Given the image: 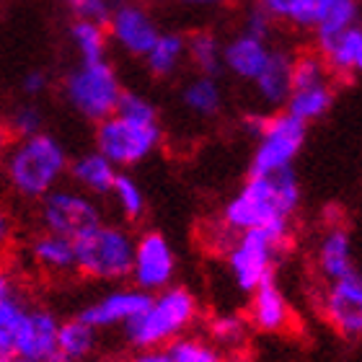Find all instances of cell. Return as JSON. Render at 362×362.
I'll return each instance as SVG.
<instances>
[{
    "mask_svg": "<svg viewBox=\"0 0 362 362\" xmlns=\"http://www.w3.org/2000/svg\"><path fill=\"white\" fill-rule=\"evenodd\" d=\"M300 204V184L293 168L267 176H249L223 210L228 233H249L272 220H290Z\"/></svg>",
    "mask_w": 362,
    "mask_h": 362,
    "instance_id": "cell-1",
    "label": "cell"
},
{
    "mask_svg": "<svg viewBox=\"0 0 362 362\" xmlns=\"http://www.w3.org/2000/svg\"><path fill=\"white\" fill-rule=\"evenodd\" d=\"M290 238V220H272L267 226L235 235L228 246V269L241 293L254 295L259 287L274 279L279 251Z\"/></svg>",
    "mask_w": 362,
    "mask_h": 362,
    "instance_id": "cell-2",
    "label": "cell"
},
{
    "mask_svg": "<svg viewBox=\"0 0 362 362\" xmlns=\"http://www.w3.org/2000/svg\"><path fill=\"white\" fill-rule=\"evenodd\" d=\"M197 318V300L187 287H168L153 295L151 305L124 324V337L135 349H160L179 339Z\"/></svg>",
    "mask_w": 362,
    "mask_h": 362,
    "instance_id": "cell-3",
    "label": "cell"
},
{
    "mask_svg": "<svg viewBox=\"0 0 362 362\" xmlns=\"http://www.w3.org/2000/svg\"><path fill=\"white\" fill-rule=\"evenodd\" d=\"M8 179L23 197H42L54 192V184L68 168V156L54 137L39 132L26 137L8 153Z\"/></svg>",
    "mask_w": 362,
    "mask_h": 362,
    "instance_id": "cell-4",
    "label": "cell"
},
{
    "mask_svg": "<svg viewBox=\"0 0 362 362\" xmlns=\"http://www.w3.org/2000/svg\"><path fill=\"white\" fill-rule=\"evenodd\" d=\"M135 246L137 241H132L127 230L114 226H98L76 238L78 269L93 279L132 277Z\"/></svg>",
    "mask_w": 362,
    "mask_h": 362,
    "instance_id": "cell-5",
    "label": "cell"
},
{
    "mask_svg": "<svg viewBox=\"0 0 362 362\" xmlns=\"http://www.w3.org/2000/svg\"><path fill=\"white\" fill-rule=\"evenodd\" d=\"M124 88L109 62H81L65 78V96L70 106L86 119L101 122L117 114Z\"/></svg>",
    "mask_w": 362,
    "mask_h": 362,
    "instance_id": "cell-6",
    "label": "cell"
},
{
    "mask_svg": "<svg viewBox=\"0 0 362 362\" xmlns=\"http://www.w3.org/2000/svg\"><path fill=\"white\" fill-rule=\"evenodd\" d=\"M305 122L295 119L293 114L277 112L267 119L264 132L259 135L254 156H251L249 176L277 174L285 168H293L295 156L305 143Z\"/></svg>",
    "mask_w": 362,
    "mask_h": 362,
    "instance_id": "cell-7",
    "label": "cell"
},
{
    "mask_svg": "<svg viewBox=\"0 0 362 362\" xmlns=\"http://www.w3.org/2000/svg\"><path fill=\"white\" fill-rule=\"evenodd\" d=\"M160 143V127L145 122L124 119L114 114L96 129V151L112 160L114 166H135L145 160Z\"/></svg>",
    "mask_w": 362,
    "mask_h": 362,
    "instance_id": "cell-8",
    "label": "cell"
},
{
    "mask_svg": "<svg viewBox=\"0 0 362 362\" xmlns=\"http://www.w3.org/2000/svg\"><path fill=\"white\" fill-rule=\"evenodd\" d=\"M42 223H45L47 233H57L76 241L101 226V212L81 192L54 189L42 199Z\"/></svg>",
    "mask_w": 362,
    "mask_h": 362,
    "instance_id": "cell-9",
    "label": "cell"
},
{
    "mask_svg": "<svg viewBox=\"0 0 362 362\" xmlns=\"http://www.w3.org/2000/svg\"><path fill=\"white\" fill-rule=\"evenodd\" d=\"M324 318L344 339H362V272L329 282L321 300Z\"/></svg>",
    "mask_w": 362,
    "mask_h": 362,
    "instance_id": "cell-10",
    "label": "cell"
},
{
    "mask_svg": "<svg viewBox=\"0 0 362 362\" xmlns=\"http://www.w3.org/2000/svg\"><path fill=\"white\" fill-rule=\"evenodd\" d=\"M176 272V257L171 243L160 233H145L137 238L135 264H132V282L145 293H163L171 287Z\"/></svg>",
    "mask_w": 362,
    "mask_h": 362,
    "instance_id": "cell-11",
    "label": "cell"
},
{
    "mask_svg": "<svg viewBox=\"0 0 362 362\" xmlns=\"http://www.w3.org/2000/svg\"><path fill=\"white\" fill-rule=\"evenodd\" d=\"M163 31H158V23L153 21L148 8L143 3H119L109 21V37L132 57H145L153 45L158 42Z\"/></svg>",
    "mask_w": 362,
    "mask_h": 362,
    "instance_id": "cell-12",
    "label": "cell"
},
{
    "mask_svg": "<svg viewBox=\"0 0 362 362\" xmlns=\"http://www.w3.org/2000/svg\"><path fill=\"white\" fill-rule=\"evenodd\" d=\"M60 326L49 310H29L16 341V357L31 362L54 360L60 355Z\"/></svg>",
    "mask_w": 362,
    "mask_h": 362,
    "instance_id": "cell-13",
    "label": "cell"
},
{
    "mask_svg": "<svg viewBox=\"0 0 362 362\" xmlns=\"http://www.w3.org/2000/svg\"><path fill=\"white\" fill-rule=\"evenodd\" d=\"M153 295L137 287H127V290H114V293L104 295L101 300L90 303L88 308L81 310V316L86 324L93 329H106V326L117 324H129L135 316H140L148 305H151Z\"/></svg>",
    "mask_w": 362,
    "mask_h": 362,
    "instance_id": "cell-14",
    "label": "cell"
},
{
    "mask_svg": "<svg viewBox=\"0 0 362 362\" xmlns=\"http://www.w3.org/2000/svg\"><path fill=\"white\" fill-rule=\"evenodd\" d=\"M272 57V47L264 39L249 37V34H238L223 47V65L228 73H233L241 81H257L264 73L267 62Z\"/></svg>",
    "mask_w": 362,
    "mask_h": 362,
    "instance_id": "cell-15",
    "label": "cell"
},
{
    "mask_svg": "<svg viewBox=\"0 0 362 362\" xmlns=\"http://www.w3.org/2000/svg\"><path fill=\"white\" fill-rule=\"evenodd\" d=\"M249 321L257 326L259 332L277 334L285 332L293 313H290V303H287L285 293L279 290V285L274 279L264 282L257 293L251 295V308H249Z\"/></svg>",
    "mask_w": 362,
    "mask_h": 362,
    "instance_id": "cell-16",
    "label": "cell"
},
{
    "mask_svg": "<svg viewBox=\"0 0 362 362\" xmlns=\"http://www.w3.org/2000/svg\"><path fill=\"white\" fill-rule=\"evenodd\" d=\"M293 68L295 57L285 49H272V57L267 62L264 73L254 81L259 98L267 106H287L290 93H293Z\"/></svg>",
    "mask_w": 362,
    "mask_h": 362,
    "instance_id": "cell-17",
    "label": "cell"
},
{
    "mask_svg": "<svg viewBox=\"0 0 362 362\" xmlns=\"http://www.w3.org/2000/svg\"><path fill=\"white\" fill-rule=\"evenodd\" d=\"M318 269L326 277V282L344 279L357 269L352 259V241L344 228L334 226L324 233L318 243Z\"/></svg>",
    "mask_w": 362,
    "mask_h": 362,
    "instance_id": "cell-18",
    "label": "cell"
},
{
    "mask_svg": "<svg viewBox=\"0 0 362 362\" xmlns=\"http://www.w3.org/2000/svg\"><path fill=\"white\" fill-rule=\"evenodd\" d=\"M326 65L337 76H362V29L352 26L332 42L318 45Z\"/></svg>",
    "mask_w": 362,
    "mask_h": 362,
    "instance_id": "cell-19",
    "label": "cell"
},
{
    "mask_svg": "<svg viewBox=\"0 0 362 362\" xmlns=\"http://www.w3.org/2000/svg\"><path fill=\"white\" fill-rule=\"evenodd\" d=\"M26 316L29 308L18 300L8 274L0 272V355H16V341Z\"/></svg>",
    "mask_w": 362,
    "mask_h": 362,
    "instance_id": "cell-20",
    "label": "cell"
},
{
    "mask_svg": "<svg viewBox=\"0 0 362 362\" xmlns=\"http://www.w3.org/2000/svg\"><path fill=\"white\" fill-rule=\"evenodd\" d=\"M70 174H73V179L81 187L93 192V194H109L114 189V181H117L119 171H117V166L106 156L93 151V153H86L83 158L73 160Z\"/></svg>",
    "mask_w": 362,
    "mask_h": 362,
    "instance_id": "cell-21",
    "label": "cell"
},
{
    "mask_svg": "<svg viewBox=\"0 0 362 362\" xmlns=\"http://www.w3.org/2000/svg\"><path fill=\"white\" fill-rule=\"evenodd\" d=\"M357 16H360L357 0H321L316 23V42L318 45L332 42L339 34L357 26Z\"/></svg>",
    "mask_w": 362,
    "mask_h": 362,
    "instance_id": "cell-22",
    "label": "cell"
},
{
    "mask_svg": "<svg viewBox=\"0 0 362 362\" xmlns=\"http://www.w3.org/2000/svg\"><path fill=\"white\" fill-rule=\"evenodd\" d=\"M31 254L37 259V264H42L49 272L78 269L76 241H73V238H65V235H57V233L39 235L37 241L31 243Z\"/></svg>",
    "mask_w": 362,
    "mask_h": 362,
    "instance_id": "cell-23",
    "label": "cell"
},
{
    "mask_svg": "<svg viewBox=\"0 0 362 362\" xmlns=\"http://www.w3.org/2000/svg\"><path fill=\"white\" fill-rule=\"evenodd\" d=\"M184 57H187V39L181 34H174V31H163L151 52L145 54V65L153 76L168 78L171 73L179 70Z\"/></svg>",
    "mask_w": 362,
    "mask_h": 362,
    "instance_id": "cell-24",
    "label": "cell"
},
{
    "mask_svg": "<svg viewBox=\"0 0 362 362\" xmlns=\"http://www.w3.org/2000/svg\"><path fill=\"white\" fill-rule=\"evenodd\" d=\"M332 101H334V90L329 83L324 86H310V88H295L290 93V101H287L285 112L293 114L295 119L300 122H313V119H321L329 109H332Z\"/></svg>",
    "mask_w": 362,
    "mask_h": 362,
    "instance_id": "cell-25",
    "label": "cell"
},
{
    "mask_svg": "<svg viewBox=\"0 0 362 362\" xmlns=\"http://www.w3.org/2000/svg\"><path fill=\"white\" fill-rule=\"evenodd\" d=\"M181 101L189 112L199 114V117H215L223 106V90H220L218 78L212 76H197L192 78L184 90H181Z\"/></svg>",
    "mask_w": 362,
    "mask_h": 362,
    "instance_id": "cell-26",
    "label": "cell"
},
{
    "mask_svg": "<svg viewBox=\"0 0 362 362\" xmlns=\"http://www.w3.org/2000/svg\"><path fill=\"white\" fill-rule=\"evenodd\" d=\"M223 47L218 37L210 34V31H197L187 39V57L192 60L199 76H212L218 78V73L226 65H223Z\"/></svg>",
    "mask_w": 362,
    "mask_h": 362,
    "instance_id": "cell-27",
    "label": "cell"
},
{
    "mask_svg": "<svg viewBox=\"0 0 362 362\" xmlns=\"http://www.w3.org/2000/svg\"><path fill=\"white\" fill-rule=\"evenodd\" d=\"M257 3L267 8L274 18H282V21L293 23L298 29L316 31L321 0H257Z\"/></svg>",
    "mask_w": 362,
    "mask_h": 362,
    "instance_id": "cell-28",
    "label": "cell"
},
{
    "mask_svg": "<svg viewBox=\"0 0 362 362\" xmlns=\"http://www.w3.org/2000/svg\"><path fill=\"white\" fill-rule=\"evenodd\" d=\"M96 344V329L88 326L83 318H73L60 326V355L68 360H83L93 352Z\"/></svg>",
    "mask_w": 362,
    "mask_h": 362,
    "instance_id": "cell-29",
    "label": "cell"
},
{
    "mask_svg": "<svg viewBox=\"0 0 362 362\" xmlns=\"http://www.w3.org/2000/svg\"><path fill=\"white\" fill-rule=\"evenodd\" d=\"M70 37L83 62H106V31L101 23L76 21Z\"/></svg>",
    "mask_w": 362,
    "mask_h": 362,
    "instance_id": "cell-30",
    "label": "cell"
},
{
    "mask_svg": "<svg viewBox=\"0 0 362 362\" xmlns=\"http://www.w3.org/2000/svg\"><path fill=\"white\" fill-rule=\"evenodd\" d=\"M329 65H326L321 52H303L295 57L293 68V90L295 88H310V86L329 83Z\"/></svg>",
    "mask_w": 362,
    "mask_h": 362,
    "instance_id": "cell-31",
    "label": "cell"
},
{
    "mask_svg": "<svg viewBox=\"0 0 362 362\" xmlns=\"http://www.w3.org/2000/svg\"><path fill=\"white\" fill-rule=\"evenodd\" d=\"M112 194H114V199H117V204H119V210H122V215H124V218H127V220L143 218L145 194H143V189L137 187V181L132 179V176H127V174L117 176Z\"/></svg>",
    "mask_w": 362,
    "mask_h": 362,
    "instance_id": "cell-32",
    "label": "cell"
},
{
    "mask_svg": "<svg viewBox=\"0 0 362 362\" xmlns=\"http://www.w3.org/2000/svg\"><path fill=\"white\" fill-rule=\"evenodd\" d=\"M166 349L174 362H223V355L218 349L202 339H194V337H179Z\"/></svg>",
    "mask_w": 362,
    "mask_h": 362,
    "instance_id": "cell-33",
    "label": "cell"
},
{
    "mask_svg": "<svg viewBox=\"0 0 362 362\" xmlns=\"http://www.w3.org/2000/svg\"><path fill=\"white\" fill-rule=\"evenodd\" d=\"M119 3L122 0H65L68 11L78 16V21H93L101 26H109Z\"/></svg>",
    "mask_w": 362,
    "mask_h": 362,
    "instance_id": "cell-34",
    "label": "cell"
},
{
    "mask_svg": "<svg viewBox=\"0 0 362 362\" xmlns=\"http://www.w3.org/2000/svg\"><path fill=\"white\" fill-rule=\"evenodd\" d=\"M117 114L124 117V119L145 122V124H156V122H158V112H156V106H153L145 96L135 93V90H124V93H122V101H119V106H117Z\"/></svg>",
    "mask_w": 362,
    "mask_h": 362,
    "instance_id": "cell-35",
    "label": "cell"
},
{
    "mask_svg": "<svg viewBox=\"0 0 362 362\" xmlns=\"http://www.w3.org/2000/svg\"><path fill=\"white\" fill-rule=\"evenodd\" d=\"M210 337L218 341V344H223V347H235V344H241L243 337H246V321H243L241 316H233V313L212 318Z\"/></svg>",
    "mask_w": 362,
    "mask_h": 362,
    "instance_id": "cell-36",
    "label": "cell"
},
{
    "mask_svg": "<svg viewBox=\"0 0 362 362\" xmlns=\"http://www.w3.org/2000/svg\"><path fill=\"white\" fill-rule=\"evenodd\" d=\"M39 129H42V112H39L37 106H18L13 117H11V132H16L21 140H26V137L39 135Z\"/></svg>",
    "mask_w": 362,
    "mask_h": 362,
    "instance_id": "cell-37",
    "label": "cell"
},
{
    "mask_svg": "<svg viewBox=\"0 0 362 362\" xmlns=\"http://www.w3.org/2000/svg\"><path fill=\"white\" fill-rule=\"evenodd\" d=\"M272 29H274V16H272L267 8H262L259 3L254 8H249V13H246V21H243V34H249V37H257V39H264V42H269Z\"/></svg>",
    "mask_w": 362,
    "mask_h": 362,
    "instance_id": "cell-38",
    "label": "cell"
},
{
    "mask_svg": "<svg viewBox=\"0 0 362 362\" xmlns=\"http://www.w3.org/2000/svg\"><path fill=\"white\" fill-rule=\"evenodd\" d=\"M21 88L26 96H39V93L47 88V76L42 73V70H31L29 76L23 78Z\"/></svg>",
    "mask_w": 362,
    "mask_h": 362,
    "instance_id": "cell-39",
    "label": "cell"
},
{
    "mask_svg": "<svg viewBox=\"0 0 362 362\" xmlns=\"http://www.w3.org/2000/svg\"><path fill=\"white\" fill-rule=\"evenodd\" d=\"M267 119H269V117H264V114H249V117L243 119V127H246V132H249L254 140H259V135H262L267 127Z\"/></svg>",
    "mask_w": 362,
    "mask_h": 362,
    "instance_id": "cell-40",
    "label": "cell"
},
{
    "mask_svg": "<svg viewBox=\"0 0 362 362\" xmlns=\"http://www.w3.org/2000/svg\"><path fill=\"white\" fill-rule=\"evenodd\" d=\"M127 362H174V360L168 355V349H143V352H137Z\"/></svg>",
    "mask_w": 362,
    "mask_h": 362,
    "instance_id": "cell-41",
    "label": "cell"
},
{
    "mask_svg": "<svg viewBox=\"0 0 362 362\" xmlns=\"http://www.w3.org/2000/svg\"><path fill=\"white\" fill-rule=\"evenodd\" d=\"M8 238H11V218L0 210V249L8 243Z\"/></svg>",
    "mask_w": 362,
    "mask_h": 362,
    "instance_id": "cell-42",
    "label": "cell"
},
{
    "mask_svg": "<svg viewBox=\"0 0 362 362\" xmlns=\"http://www.w3.org/2000/svg\"><path fill=\"white\" fill-rule=\"evenodd\" d=\"M181 3L197 6V8H210V6H220V3H226V0H181Z\"/></svg>",
    "mask_w": 362,
    "mask_h": 362,
    "instance_id": "cell-43",
    "label": "cell"
},
{
    "mask_svg": "<svg viewBox=\"0 0 362 362\" xmlns=\"http://www.w3.org/2000/svg\"><path fill=\"white\" fill-rule=\"evenodd\" d=\"M8 140H11V132H8L6 124H0V158H3V153L8 148Z\"/></svg>",
    "mask_w": 362,
    "mask_h": 362,
    "instance_id": "cell-44",
    "label": "cell"
},
{
    "mask_svg": "<svg viewBox=\"0 0 362 362\" xmlns=\"http://www.w3.org/2000/svg\"><path fill=\"white\" fill-rule=\"evenodd\" d=\"M132 3H151V0H132Z\"/></svg>",
    "mask_w": 362,
    "mask_h": 362,
    "instance_id": "cell-45",
    "label": "cell"
},
{
    "mask_svg": "<svg viewBox=\"0 0 362 362\" xmlns=\"http://www.w3.org/2000/svg\"><path fill=\"white\" fill-rule=\"evenodd\" d=\"M90 362H109V360H90Z\"/></svg>",
    "mask_w": 362,
    "mask_h": 362,
    "instance_id": "cell-46",
    "label": "cell"
},
{
    "mask_svg": "<svg viewBox=\"0 0 362 362\" xmlns=\"http://www.w3.org/2000/svg\"><path fill=\"white\" fill-rule=\"evenodd\" d=\"M223 362H235V360H223Z\"/></svg>",
    "mask_w": 362,
    "mask_h": 362,
    "instance_id": "cell-47",
    "label": "cell"
}]
</instances>
